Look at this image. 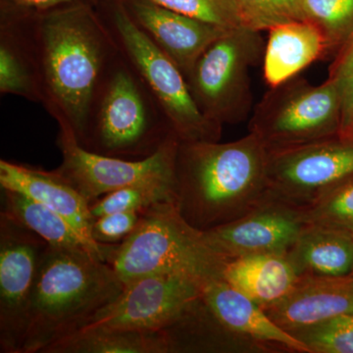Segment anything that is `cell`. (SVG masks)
Segmentation results:
<instances>
[{"label": "cell", "mask_w": 353, "mask_h": 353, "mask_svg": "<svg viewBox=\"0 0 353 353\" xmlns=\"http://www.w3.org/2000/svg\"><path fill=\"white\" fill-rule=\"evenodd\" d=\"M92 4L26 16L43 108L59 130L82 137L117 44Z\"/></svg>", "instance_id": "1"}, {"label": "cell", "mask_w": 353, "mask_h": 353, "mask_svg": "<svg viewBox=\"0 0 353 353\" xmlns=\"http://www.w3.org/2000/svg\"><path fill=\"white\" fill-rule=\"evenodd\" d=\"M268 155L252 132L229 143L180 141L174 166L179 212L201 232L250 212L267 196Z\"/></svg>", "instance_id": "2"}, {"label": "cell", "mask_w": 353, "mask_h": 353, "mask_svg": "<svg viewBox=\"0 0 353 353\" xmlns=\"http://www.w3.org/2000/svg\"><path fill=\"white\" fill-rule=\"evenodd\" d=\"M113 267L90 253L48 245L34 290L20 353H44L77 333L120 296Z\"/></svg>", "instance_id": "3"}, {"label": "cell", "mask_w": 353, "mask_h": 353, "mask_svg": "<svg viewBox=\"0 0 353 353\" xmlns=\"http://www.w3.org/2000/svg\"><path fill=\"white\" fill-rule=\"evenodd\" d=\"M174 137L163 111L119 51L95 94L78 143L97 154L141 160Z\"/></svg>", "instance_id": "4"}, {"label": "cell", "mask_w": 353, "mask_h": 353, "mask_svg": "<svg viewBox=\"0 0 353 353\" xmlns=\"http://www.w3.org/2000/svg\"><path fill=\"white\" fill-rule=\"evenodd\" d=\"M227 261L183 219L176 202L167 201L141 211L136 230L118 245L109 264L125 285L157 274H181L206 283L222 279Z\"/></svg>", "instance_id": "5"}, {"label": "cell", "mask_w": 353, "mask_h": 353, "mask_svg": "<svg viewBox=\"0 0 353 353\" xmlns=\"http://www.w3.org/2000/svg\"><path fill=\"white\" fill-rule=\"evenodd\" d=\"M99 14L118 50L163 111L179 141H219L223 126L201 113L181 70L134 23L122 0H112Z\"/></svg>", "instance_id": "6"}, {"label": "cell", "mask_w": 353, "mask_h": 353, "mask_svg": "<svg viewBox=\"0 0 353 353\" xmlns=\"http://www.w3.org/2000/svg\"><path fill=\"white\" fill-rule=\"evenodd\" d=\"M260 32L227 30L201 53L185 76L197 108L223 126L238 124L252 110L250 69L264 57Z\"/></svg>", "instance_id": "7"}, {"label": "cell", "mask_w": 353, "mask_h": 353, "mask_svg": "<svg viewBox=\"0 0 353 353\" xmlns=\"http://www.w3.org/2000/svg\"><path fill=\"white\" fill-rule=\"evenodd\" d=\"M248 130L269 152L340 136L339 83L327 79L314 85L296 76L270 88L255 108Z\"/></svg>", "instance_id": "8"}, {"label": "cell", "mask_w": 353, "mask_h": 353, "mask_svg": "<svg viewBox=\"0 0 353 353\" xmlns=\"http://www.w3.org/2000/svg\"><path fill=\"white\" fill-rule=\"evenodd\" d=\"M352 175L353 141L334 137L269 152L267 194L303 209Z\"/></svg>", "instance_id": "9"}, {"label": "cell", "mask_w": 353, "mask_h": 353, "mask_svg": "<svg viewBox=\"0 0 353 353\" xmlns=\"http://www.w3.org/2000/svg\"><path fill=\"white\" fill-rule=\"evenodd\" d=\"M180 141L174 137L157 152L141 160L122 159L88 152L72 132L59 130L57 145L62 163L57 169L90 204L114 190L146 183H174Z\"/></svg>", "instance_id": "10"}, {"label": "cell", "mask_w": 353, "mask_h": 353, "mask_svg": "<svg viewBox=\"0 0 353 353\" xmlns=\"http://www.w3.org/2000/svg\"><path fill=\"white\" fill-rule=\"evenodd\" d=\"M48 243L29 228L0 213V352L20 353L28 310Z\"/></svg>", "instance_id": "11"}, {"label": "cell", "mask_w": 353, "mask_h": 353, "mask_svg": "<svg viewBox=\"0 0 353 353\" xmlns=\"http://www.w3.org/2000/svg\"><path fill=\"white\" fill-rule=\"evenodd\" d=\"M203 284L181 274H157L132 281L78 332H164L201 296Z\"/></svg>", "instance_id": "12"}, {"label": "cell", "mask_w": 353, "mask_h": 353, "mask_svg": "<svg viewBox=\"0 0 353 353\" xmlns=\"http://www.w3.org/2000/svg\"><path fill=\"white\" fill-rule=\"evenodd\" d=\"M307 226L303 209L267 194L250 212L202 233L208 245L229 260L266 253L285 255Z\"/></svg>", "instance_id": "13"}, {"label": "cell", "mask_w": 353, "mask_h": 353, "mask_svg": "<svg viewBox=\"0 0 353 353\" xmlns=\"http://www.w3.org/2000/svg\"><path fill=\"white\" fill-rule=\"evenodd\" d=\"M137 25L176 65L183 76L189 73L209 44L226 28L175 12L150 0H122Z\"/></svg>", "instance_id": "14"}, {"label": "cell", "mask_w": 353, "mask_h": 353, "mask_svg": "<svg viewBox=\"0 0 353 353\" xmlns=\"http://www.w3.org/2000/svg\"><path fill=\"white\" fill-rule=\"evenodd\" d=\"M201 299L224 328L268 352L311 353L305 343L279 326L259 304L223 279L204 283Z\"/></svg>", "instance_id": "15"}, {"label": "cell", "mask_w": 353, "mask_h": 353, "mask_svg": "<svg viewBox=\"0 0 353 353\" xmlns=\"http://www.w3.org/2000/svg\"><path fill=\"white\" fill-rule=\"evenodd\" d=\"M265 311L292 334L353 312V276H301L285 299Z\"/></svg>", "instance_id": "16"}, {"label": "cell", "mask_w": 353, "mask_h": 353, "mask_svg": "<svg viewBox=\"0 0 353 353\" xmlns=\"http://www.w3.org/2000/svg\"><path fill=\"white\" fill-rule=\"evenodd\" d=\"M0 187L1 190L20 192L57 211L70 221L88 241L101 245L92 238L95 218L90 213V202L57 169L46 171L1 159Z\"/></svg>", "instance_id": "17"}, {"label": "cell", "mask_w": 353, "mask_h": 353, "mask_svg": "<svg viewBox=\"0 0 353 353\" xmlns=\"http://www.w3.org/2000/svg\"><path fill=\"white\" fill-rule=\"evenodd\" d=\"M268 32L263 71L265 81L270 88L287 82L316 60L328 57L326 39L307 20L285 23Z\"/></svg>", "instance_id": "18"}, {"label": "cell", "mask_w": 353, "mask_h": 353, "mask_svg": "<svg viewBox=\"0 0 353 353\" xmlns=\"http://www.w3.org/2000/svg\"><path fill=\"white\" fill-rule=\"evenodd\" d=\"M222 279L265 310L285 299L299 276L285 254L266 253L228 260Z\"/></svg>", "instance_id": "19"}, {"label": "cell", "mask_w": 353, "mask_h": 353, "mask_svg": "<svg viewBox=\"0 0 353 353\" xmlns=\"http://www.w3.org/2000/svg\"><path fill=\"white\" fill-rule=\"evenodd\" d=\"M1 212L22 223L52 248L85 252L106 263H109L119 245L90 243L70 221L57 211L13 190H2Z\"/></svg>", "instance_id": "20"}, {"label": "cell", "mask_w": 353, "mask_h": 353, "mask_svg": "<svg viewBox=\"0 0 353 353\" xmlns=\"http://www.w3.org/2000/svg\"><path fill=\"white\" fill-rule=\"evenodd\" d=\"M173 352H268L220 324L201 296L164 331Z\"/></svg>", "instance_id": "21"}, {"label": "cell", "mask_w": 353, "mask_h": 353, "mask_svg": "<svg viewBox=\"0 0 353 353\" xmlns=\"http://www.w3.org/2000/svg\"><path fill=\"white\" fill-rule=\"evenodd\" d=\"M285 256L299 277H345L353 273V236L308 224Z\"/></svg>", "instance_id": "22"}, {"label": "cell", "mask_w": 353, "mask_h": 353, "mask_svg": "<svg viewBox=\"0 0 353 353\" xmlns=\"http://www.w3.org/2000/svg\"><path fill=\"white\" fill-rule=\"evenodd\" d=\"M0 92L32 102L41 101L38 69L23 17H1Z\"/></svg>", "instance_id": "23"}, {"label": "cell", "mask_w": 353, "mask_h": 353, "mask_svg": "<svg viewBox=\"0 0 353 353\" xmlns=\"http://www.w3.org/2000/svg\"><path fill=\"white\" fill-rule=\"evenodd\" d=\"M44 353H171L164 332L104 330L78 332Z\"/></svg>", "instance_id": "24"}, {"label": "cell", "mask_w": 353, "mask_h": 353, "mask_svg": "<svg viewBox=\"0 0 353 353\" xmlns=\"http://www.w3.org/2000/svg\"><path fill=\"white\" fill-rule=\"evenodd\" d=\"M175 201L174 183H146L114 190L90 204L95 219L112 213L141 211L159 202Z\"/></svg>", "instance_id": "25"}, {"label": "cell", "mask_w": 353, "mask_h": 353, "mask_svg": "<svg viewBox=\"0 0 353 353\" xmlns=\"http://www.w3.org/2000/svg\"><path fill=\"white\" fill-rule=\"evenodd\" d=\"M305 19L326 39L329 55L336 54L353 32V0H301Z\"/></svg>", "instance_id": "26"}, {"label": "cell", "mask_w": 353, "mask_h": 353, "mask_svg": "<svg viewBox=\"0 0 353 353\" xmlns=\"http://www.w3.org/2000/svg\"><path fill=\"white\" fill-rule=\"evenodd\" d=\"M241 28L269 31L276 26L305 19L301 0H229Z\"/></svg>", "instance_id": "27"}, {"label": "cell", "mask_w": 353, "mask_h": 353, "mask_svg": "<svg viewBox=\"0 0 353 353\" xmlns=\"http://www.w3.org/2000/svg\"><path fill=\"white\" fill-rule=\"evenodd\" d=\"M303 210L308 224L330 228L353 236V175Z\"/></svg>", "instance_id": "28"}, {"label": "cell", "mask_w": 353, "mask_h": 353, "mask_svg": "<svg viewBox=\"0 0 353 353\" xmlns=\"http://www.w3.org/2000/svg\"><path fill=\"white\" fill-rule=\"evenodd\" d=\"M311 353H353V312L294 334Z\"/></svg>", "instance_id": "29"}, {"label": "cell", "mask_w": 353, "mask_h": 353, "mask_svg": "<svg viewBox=\"0 0 353 353\" xmlns=\"http://www.w3.org/2000/svg\"><path fill=\"white\" fill-rule=\"evenodd\" d=\"M157 6L175 12L233 29L241 28L229 0H150Z\"/></svg>", "instance_id": "30"}, {"label": "cell", "mask_w": 353, "mask_h": 353, "mask_svg": "<svg viewBox=\"0 0 353 353\" xmlns=\"http://www.w3.org/2000/svg\"><path fill=\"white\" fill-rule=\"evenodd\" d=\"M141 212L112 213L94 220L92 227V240L101 245H120L136 230Z\"/></svg>", "instance_id": "31"}, {"label": "cell", "mask_w": 353, "mask_h": 353, "mask_svg": "<svg viewBox=\"0 0 353 353\" xmlns=\"http://www.w3.org/2000/svg\"><path fill=\"white\" fill-rule=\"evenodd\" d=\"M95 1L97 0H3L4 10L2 15L26 17L50 12L77 4L94 6Z\"/></svg>", "instance_id": "32"}, {"label": "cell", "mask_w": 353, "mask_h": 353, "mask_svg": "<svg viewBox=\"0 0 353 353\" xmlns=\"http://www.w3.org/2000/svg\"><path fill=\"white\" fill-rule=\"evenodd\" d=\"M353 73V32L334 54L329 68L330 80L339 81Z\"/></svg>", "instance_id": "33"}, {"label": "cell", "mask_w": 353, "mask_h": 353, "mask_svg": "<svg viewBox=\"0 0 353 353\" xmlns=\"http://www.w3.org/2000/svg\"><path fill=\"white\" fill-rule=\"evenodd\" d=\"M336 82L340 87L341 134L353 119V73Z\"/></svg>", "instance_id": "34"}, {"label": "cell", "mask_w": 353, "mask_h": 353, "mask_svg": "<svg viewBox=\"0 0 353 353\" xmlns=\"http://www.w3.org/2000/svg\"><path fill=\"white\" fill-rule=\"evenodd\" d=\"M340 137L343 139H350V141H353V119L352 123H350V126L347 128L341 134Z\"/></svg>", "instance_id": "35"}, {"label": "cell", "mask_w": 353, "mask_h": 353, "mask_svg": "<svg viewBox=\"0 0 353 353\" xmlns=\"http://www.w3.org/2000/svg\"><path fill=\"white\" fill-rule=\"evenodd\" d=\"M352 275L353 276V273L352 274Z\"/></svg>", "instance_id": "36"}]
</instances>
